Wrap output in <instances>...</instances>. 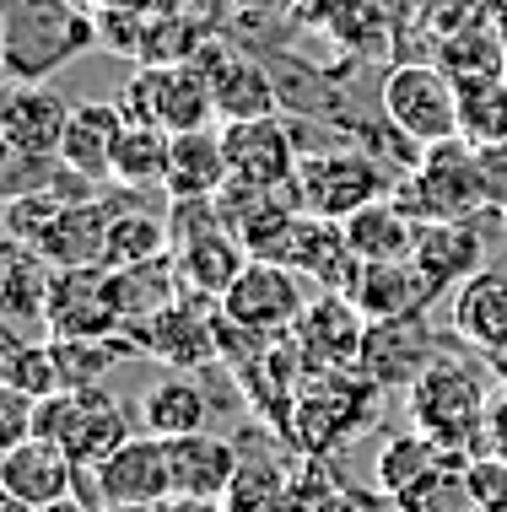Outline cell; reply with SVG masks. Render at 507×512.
Wrapping results in <instances>:
<instances>
[{"label": "cell", "instance_id": "6da1fadb", "mask_svg": "<svg viewBox=\"0 0 507 512\" xmlns=\"http://www.w3.org/2000/svg\"><path fill=\"white\" fill-rule=\"evenodd\" d=\"M92 44L98 22L76 0H0V60L11 81H49Z\"/></svg>", "mask_w": 507, "mask_h": 512}, {"label": "cell", "instance_id": "7a4b0ae2", "mask_svg": "<svg viewBox=\"0 0 507 512\" xmlns=\"http://www.w3.org/2000/svg\"><path fill=\"white\" fill-rule=\"evenodd\" d=\"M491 383L486 372L470 362V356H437V362L421 372V383L405 394L410 426L427 432L437 448L454 453H481L486 442V415H491Z\"/></svg>", "mask_w": 507, "mask_h": 512}, {"label": "cell", "instance_id": "3957f363", "mask_svg": "<svg viewBox=\"0 0 507 512\" xmlns=\"http://www.w3.org/2000/svg\"><path fill=\"white\" fill-rule=\"evenodd\" d=\"M378 394L383 389L367 378L362 367H351V372H313L303 389H297V399H292L286 437H292V448L308 453V459H335L346 442H356V432L373 426Z\"/></svg>", "mask_w": 507, "mask_h": 512}, {"label": "cell", "instance_id": "277c9868", "mask_svg": "<svg viewBox=\"0 0 507 512\" xmlns=\"http://www.w3.org/2000/svg\"><path fill=\"white\" fill-rule=\"evenodd\" d=\"M394 205L410 221H475V216H497L486 200V178H481V151L464 135L454 141H437L421 151L416 168L400 173L394 184Z\"/></svg>", "mask_w": 507, "mask_h": 512}, {"label": "cell", "instance_id": "5b68a950", "mask_svg": "<svg viewBox=\"0 0 507 512\" xmlns=\"http://www.w3.org/2000/svg\"><path fill=\"white\" fill-rule=\"evenodd\" d=\"M378 114L389 119V130L410 146H437L459 135V81L443 65L405 60L383 76L378 87Z\"/></svg>", "mask_w": 507, "mask_h": 512}, {"label": "cell", "instance_id": "8992f818", "mask_svg": "<svg viewBox=\"0 0 507 512\" xmlns=\"http://www.w3.org/2000/svg\"><path fill=\"white\" fill-rule=\"evenodd\" d=\"M33 437L60 442L76 459V469H98L108 453L130 442V410L103 383H92V389H60V394L38 399Z\"/></svg>", "mask_w": 507, "mask_h": 512}, {"label": "cell", "instance_id": "52a82bcc", "mask_svg": "<svg viewBox=\"0 0 507 512\" xmlns=\"http://www.w3.org/2000/svg\"><path fill=\"white\" fill-rule=\"evenodd\" d=\"M394 184H400V178H389L373 157L335 146V151H308V157L297 162V178L286 184V200L303 216L346 221V216L362 211V205L389 200Z\"/></svg>", "mask_w": 507, "mask_h": 512}, {"label": "cell", "instance_id": "ba28073f", "mask_svg": "<svg viewBox=\"0 0 507 512\" xmlns=\"http://www.w3.org/2000/svg\"><path fill=\"white\" fill-rule=\"evenodd\" d=\"M114 103H119V114H125V124H162V130H173V135L211 130V114H216L211 76H205L195 60L146 65L141 76L125 81V92H119Z\"/></svg>", "mask_w": 507, "mask_h": 512}, {"label": "cell", "instance_id": "9c48e42d", "mask_svg": "<svg viewBox=\"0 0 507 512\" xmlns=\"http://www.w3.org/2000/svg\"><path fill=\"white\" fill-rule=\"evenodd\" d=\"M216 313H222L216 297L184 292L157 318L125 329V340L135 345V356H157V362H168L173 372H200L216 351H222V340H216V324H222V318Z\"/></svg>", "mask_w": 507, "mask_h": 512}, {"label": "cell", "instance_id": "30bf717a", "mask_svg": "<svg viewBox=\"0 0 507 512\" xmlns=\"http://www.w3.org/2000/svg\"><path fill=\"white\" fill-rule=\"evenodd\" d=\"M308 297H303V275L292 265H270V259H249L243 275L227 286L222 297V318H232L238 329H249V335H292L297 318H303Z\"/></svg>", "mask_w": 507, "mask_h": 512}, {"label": "cell", "instance_id": "8fae6325", "mask_svg": "<svg viewBox=\"0 0 507 512\" xmlns=\"http://www.w3.org/2000/svg\"><path fill=\"white\" fill-rule=\"evenodd\" d=\"M44 329H49V340H108V335H125L119 308H114V270H108V265L54 270Z\"/></svg>", "mask_w": 507, "mask_h": 512}, {"label": "cell", "instance_id": "7c38bea8", "mask_svg": "<svg viewBox=\"0 0 507 512\" xmlns=\"http://www.w3.org/2000/svg\"><path fill=\"white\" fill-rule=\"evenodd\" d=\"M437 356L443 351H437V329H432L427 313H416V318H367L362 372L383 394H410Z\"/></svg>", "mask_w": 507, "mask_h": 512}, {"label": "cell", "instance_id": "4fadbf2b", "mask_svg": "<svg viewBox=\"0 0 507 512\" xmlns=\"http://www.w3.org/2000/svg\"><path fill=\"white\" fill-rule=\"evenodd\" d=\"M222 151H227V173H232L227 184L270 189V195H286V184L297 178V162H303L276 114L270 119H227Z\"/></svg>", "mask_w": 507, "mask_h": 512}, {"label": "cell", "instance_id": "5bb4252c", "mask_svg": "<svg viewBox=\"0 0 507 512\" xmlns=\"http://www.w3.org/2000/svg\"><path fill=\"white\" fill-rule=\"evenodd\" d=\"M292 340L308 362V378L313 372H351V367H362L367 313L340 292H319L303 308V318H297Z\"/></svg>", "mask_w": 507, "mask_h": 512}, {"label": "cell", "instance_id": "9a60e30c", "mask_svg": "<svg viewBox=\"0 0 507 512\" xmlns=\"http://www.w3.org/2000/svg\"><path fill=\"white\" fill-rule=\"evenodd\" d=\"M76 108L49 81H17L0 108V141L11 157H60V141L71 130Z\"/></svg>", "mask_w": 507, "mask_h": 512}, {"label": "cell", "instance_id": "2e32d148", "mask_svg": "<svg viewBox=\"0 0 507 512\" xmlns=\"http://www.w3.org/2000/svg\"><path fill=\"white\" fill-rule=\"evenodd\" d=\"M92 475H98L103 507H157L173 496V464L162 437H130Z\"/></svg>", "mask_w": 507, "mask_h": 512}, {"label": "cell", "instance_id": "e0dca14e", "mask_svg": "<svg viewBox=\"0 0 507 512\" xmlns=\"http://www.w3.org/2000/svg\"><path fill=\"white\" fill-rule=\"evenodd\" d=\"M130 200V189H119L114 200L103 195H87V200H71L54 227L38 238V254L49 259L54 270H76V265H108V227H114V211Z\"/></svg>", "mask_w": 507, "mask_h": 512}, {"label": "cell", "instance_id": "ac0fdd59", "mask_svg": "<svg viewBox=\"0 0 507 512\" xmlns=\"http://www.w3.org/2000/svg\"><path fill=\"white\" fill-rule=\"evenodd\" d=\"M454 335L486 362H507V265H481L454 286Z\"/></svg>", "mask_w": 507, "mask_h": 512}, {"label": "cell", "instance_id": "d6986e66", "mask_svg": "<svg viewBox=\"0 0 507 512\" xmlns=\"http://www.w3.org/2000/svg\"><path fill=\"white\" fill-rule=\"evenodd\" d=\"M0 491L22 496V502H33V507L60 502V496L76 491V459L49 437H27L17 448L0 453Z\"/></svg>", "mask_w": 507, "mask_h": 512}, {"label": "cell", "instance_id": "ffe728a7", "mask_svg": "<svg viewBox=\"0 0 507 512\" xmlns=\"http://www.w3.org/2000/svg\"><path fill=\"white\" fill-rule=\"evenodd\" d=\"M168 464H173V496L222 502L243 464V448L216 432H189V437H168Z\"/></svg>", "mask_w": 507, "mask_h": 512}, {"label": "cell", "instance_id": "44dd1931", "mask_svg": "<svg viewBox=\"0 0 507 512\" xmlns=\"http://www.w3.org/2000/svg\"><path fill=\"white\" fill-rule=\"evenodd\" d=\"M125 135L119 103H81L71 114V130L60 141V162L87 184H114V146Z\"/></svg>", "mask_w": 507, "mask_h": 512}, {"label": "cell", "instance_id": "7402d4cb", "mask_svg": "<svg viewBox=\"0 0 507 512\" xmlns=\"http://www.w3.org/2000/svg\"><path fill=\"white\" fill-rule=\"evenodd\" d=\"M443 297L427 281V270L416 259H389V265H362V281H356V308L367 318H416L427 313L432 302Z\"/></svg>", "mask_w": 507, "mask_h": 512}, {"label": "cell", "instance_id": "603a6c76", "mask_svg": "<svg viewBox=\"0 0 507 512\" xmlns=\"http://www.w3.org/2000/svg\"><path fill=\"white\" fill-rule=\"evenodd\" d=\"M481 227L475 221H427V227L416 232V265L427 270V281L437 292H454L459 281H470L475 270H481Z\"/></svg>", "mask_w": 507, "mask_h": 512}, {"label": "cell", "instance_id": "cb8c5ba5", "mask_svg": "<svg viewBox=\"0 0 507 512\" xmlns=\"http://www.w3.org/2000/svg\"><path fill=\"white\" fill-rule=\"evenodd\" d=\"M227 151L222 130H184L173 135V162H168V200H216L227 189Z\"/></svg>", "mask_w": 507, "mask_h": 512}, {"label": "cell", "instance_id": "d4e9b609", "mask_svg": "<svg viewBox=\"0 0 507 512\" xmlns=\"http://www.w3.org/2000/svg\"><path fill=\"white\" fill-rule=\"evenodd\" d=\"M340 232H346V248L362 259V265H389V259L416 254L421 221H410L400 205H394V195H389V200H373V205H362L356 216H346Z\"/></svg>", "mask_w": 507, "mask_h": 512}, {"label": "cell", "instance_id": "484cf974", "mask_svg": "<svg viewBox=\"0 0 507 512\" xmlns=\"http://www.w3.org/2000/svg\"><path fill=\"white\" fill-rule=\"evenodd\" d=\"M141 426L152 437H189V432H211V394L200 389L189 372H168L157 378L141 399Z\"/></svg>", "mask_w": 507, "mask_h": 512}, {"label": "cell", "instance_id": "4316f807", "mask_svg": "<svg viewBox=\"0 0 507 512\" xmlns=\"http://www.w3.org/2000/svg\"><path fill=\"white\" fill-rule=\"evenodd\" d=\"M454 459H470V453L437 448L427 432L410 426V432L383 442V453H378V496H383V502H394V496H405L410 486H421L427 475H437V469L454 464Z\"/></svg>", "mask_w": 507, "mask_h": 512}, {"label": "cell", "instance_id": "83f0119b", "mask_svg": "<svg viewBox=\"0 0 507 512\" xmlns=\"http://www.w3.org/2000/svg\"><path fill=\"white\" fill-rule=\"evenodd\" d=\"M49 292H54V265L38 254V248L11 243V248H6V286H0L6 324H38V329H44Z\"/></svg>", "mask_w": 507, "mask_h": 512}, {"label": "cell", "instance_id": "f1b7e54d", "mask_svg": "<svg viewBox=\"0 0 507 512\" xmlns=\"http://www.w3.org/2000/svg\"><path fill=\"white\" fill-rule=\"evenodd\" d=\"M205 76H211V92H216V114L222 119H270L276 114V92L259 65L238 60V54H222V60H195Z\"/></svg>", "mask_w": 507, "mask_h": 512}, {"label": "cell", "instance_id": "f546056e", "mask_svg": "<svg viewBox=\"0 0 507 512\" xmlns=\"http://www.w3.org/2000/svg\"><path fill=\"white\" fill-rule=\"evenodd\" d=\"M173 162V130L162 124H125L114 146V184L119 189H162Z\"/></svg>", "mask_w": 507, "mask_h": 512}, {"label": "cell", "instance_id": "4dcf8cb0", "mask_svg": "<svg viewBox=\"0 0 507 512\" xmlns=\"http://www.w3.org/2000/svg\"><path fill=\"white\" fill-rule=\"evenodd\" d=\"M141 189H130V200L114 211L108 227V265H146V259L173 254V227L162 216H152L146 205H135Z\"/></svg>", "mask_w": 507, "mask_h": 512}, {"label": "cell", "instance_id": "1f68e13d", "mask_svg": "<svg viewBox=\"0 0 507 512\" xmlns=\"http://www.w3.org/2000/svg\"><path fill=\"white\" fill-rule=\"evenodd\" d=\"M286 486H292V469H286L276 453L270 448H259V453L243 448V464H238V475H232L222 502H227V512H281Z\"/></svg>", "mask_w": 507, "mask_h": 512}, {"label": "cell", "instance_id": "d6a6232c", "mask_svg": "<svg viewBox=\"0 0 507 512\" xmlns=\"http://www.w3.org/2000/svg\"><path fill=\"white\" fill-rule=\"evenodd\" d=\"M54 345V367H60V389H92L114 372L125 356H135V345L125 335L108 340H49Z\"/></svg>", "mask_w": 507, "mask_h": 512}, {"label": "cell", "instance_id": "836d02e7", "mask_svg": "<svg viewBox=\"0 0 507 512\" xmlns=\"http://www.w3.org/2000/svg\"><path fill=\"white\" fill-rule=\"evenodd\" d=\"M437 65H443L459 87H470V81H497L507 71V38L486 33V27H464V33L443 38Z\"/></svg>", "mask_w": 507, "mask_h": 512}, {"label": "cell", "instance_id": "e575fe53", "mask_svg": "<svg viewBox=\"0 0 507 512\" xmlns=\"http://www.w3.org/2000/svg\"><path fill=\"white\" fill-rule=\"evenodd\" d=\"M459 135L475 151L507 141V76L459 87Z\"/></svg>", "mask_w": 507, "mask_h": 512}, {"label": "cell", "instance_id": "d590c367", "mask_svg": "<svg viewBox=\"0 0 507 512\" xmlns=\"http://www.w3.org/2000/svg\"><path fill=\"white\" fill-rule=\"evenodd\" d=\"M0 383L6 389H22L33 399H49L60 394V367H54V345H27L17 335V324L6 329V356H0Z\"/></svg>", "mask_w": 507, "mask_h": 512}, {"label": "cell", "instance_id": "8d00e7d4", "mask_svg": "<svg viewBox=\"0 0 507 512\" xmlns=\"http://www.w3.org/2000/svg\"><path fill=\"white\" fill-rule=\"evenodd\" d=\"M76 195H60V189H33V195H6V238L38 248V238L54 227V216L65 211ZM87 200V195H81Z\"/></svg>", "mask_w": 507, "mask_h": 512}, {"label": "cell", "instance_id": "74e56055", "mask_svg": "<svg viewBox=\"0 0 507 512\" xmlns=\"http://www.w3.org/2000/svg\"><path fill=\"white\" fill-rule=\"evenodd\" d=\"M464 486H470L475 512H507V459H497V453H470Z\"/></svg>", "mask_w": 507, "mask_h": 512}, {"label": "cell", "instance_id": "f35d334b", "mask_svg": "<svg viewBox=\"0 0 507 512\" xmlns=\"http://www.w3.org/2000/svg\"><path fill=\"white\" fill-rule=\"evenodd\" d=\"M33 415H38V399L33 394L6 389V383H0V453L33 437Z\"/></svg>", "mask_w": 507, "mask_h": 512}, {"label": "cell", "instance_id": "ab89813d", "mask_svg": "<svg viewBox=\"0 0 507 512\" xmlns=\"http://www.w3.org/2000/svg\"><path fill=\"white\" fill-rule=\"evenodd\" d=\"M481 178H486V200H491V211L507 216V141L481 151Z\"/></svg>", "mask_w": 507, "mask_h": 512}, {"label": "cell", "instance_id": "60d3db41", "mask_svg": "<svg viewBox=\"0 0 507 512\" xmlns=\"http://www.w3.org/2000/svg\"><path fill=\"white\" fill-rule=\"evenodd\" d=\"M481 453H497V459H507V389L491 399V415H486V442Z\"/></svg>", "mask_w": 507, "mask_h": 512}, {"label": "cell", "instance_id": "b9f144b4", "mask_svg": "<svg viewBox=\"0 0 507 512\" xmlns=\"http://www.w3.org/2000/svg\"><path fill=\"white\" fill-rule=\"evenodd\" d=\"M319 512H383L378 507V496H367V491H351V486H340L330 502H324ZM389 512H394V502H389Z\"/></svg>", "mask_w": 507, "mask_h": 512}, {"label": "cell", "instance_id": "7bdbcfd3", "mask_svg": "<svg viewBox=\"0 0 507 512\" xmlns=\"http://www.w3.org/2000/svg\"><path fill=\"white\" fill-rule=\"evenodd\" d=\"M157 512H227V502H205V496H168Z\"/></svg>", "mask_w": 507, "mask_h": 512}, {"label": "cell", "instance_id": "ee69618b", "mask_svg": "<svg viewBox=\"0 0 507 512\" xmlns=\"http://www.w3.org/2000/svg\"><path fill=\"white\" fill-rule=\"evenodd\" d=\"M38 512H98V507H87V502H81V496L71 491V496H60V502H44Z\"/></svg>", "mask_w": 507, "mask_h": 512}, {"label": "cell", "instance_id": "f6af8a7d", "mask_svg": "<svg viewBox=\"0 0 507 512\" xmlns=\"http://www.w3.org/2000/svg\"><path fill=\"white\" fill-rule=\"evenodd\" d=\"M0 512H38V507L22 502V496H6V491H0Z\"/></svg>", "mask_w": 507, "mask_h": 512}, {"label": "cell", "instance_id": "bcb514c9", "mask_svg": "<svg viewBox=\"0 0 507 512\" xmlns=\"http://www.w3.org/2000/svg\"><path fill=\"white\" fill-rule=\"evenodd\" d=\"M103 512H157V507H103Z\"/></svg>", "mask_w": 507, "mask_h": 512}, {"label": "cell", "instance_id": "7dc6e473", "mask_svg": "<svg viewBox=\"0 0 507 512\" xmlns=\"http://www.w3.org/2000/svg\"><path fill=\"white\" fill-rule=\"evenodd\" d=\"M470 512H475V507H470Z\"/></svg>", "mask_w": 507, "mask_h": 512}, {"label": "cell", "instance_id": "c3c4849f", "mask_svg": "<svg viewBox=\"0 0 507 512\" xmlns=\"http://www.w3.org/2000/svg\"><path fill=\"white\" fill-rule=\"evenodd\" d=\"M502 221H507V216H502Z\"/></svg>", "mask_w": 507, "mask_h": 512}]
</instances>
